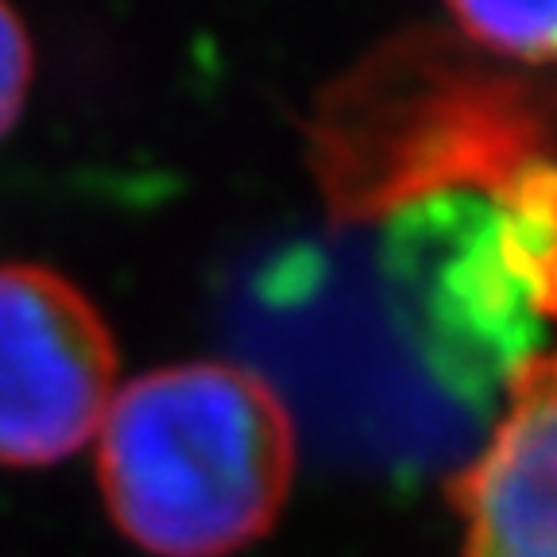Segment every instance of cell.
<instances>
[{"label": "cell", "instance_id": "6da1fadb", "mask_svg": "<svg viewBox=\"0 0 557 557\" xmlns=\"http://www.w3.org/2000/svg\"><path fill=\"white\" fill-rule=\"evenodd\" d=\"M116 531L151 557H233L287 507L298 437L283 395L233 360L124 380L97 430Z\"/></svg>", "mask_w": 557, "mask_h": 557}, {"label": "cell", "instance_id": "7a4b0ae2", "mask_svg": "<svg viewBox=\"0 0 557 557\" xmlns=\"http://www.w3.org/2000/svg\"><path fill=\"white\" fill-rule=\"evenodd\" d=\"M383 283L418 360L472 407L557 345V163L383 213Z\"/></svg>", "mask_w": 557, "mask_h": 557}, {"label": "cell", "instance_id": "3957f363", "mask_svg": "<svg viewBox=\"0 0 557 557\" xmlns=\"http://www.w3.org/2000/svg\"><path fill=\"white\" fill-rule=\"evenodd\" d=\"M121 387L113 333L66 275L0 263V465L47 469L97 437Z\"/></svg>", "mask_w": 557, "mask_h": 557}, {"label": "cell", "instance_id": "277c9868", "mask_svg": "<svg viewBox=\"0 0 557 557\" xmlns=\"http://www.w3.org/2000/svg\"><path fill=\"white\" fill-rule=\"evenodd\" d=\"M449 496L465 557H557V345L511 380Z\"/></svg>", "mask_w": 557, "mask_h": 557}, {"label": "cell", "instance_id": "5b68a950", "mask_svg": "<svg viewBox=\"0 0 557 557\" xmlns=\"http://www.w3.org/2000/svg\"><path fill=\"white\" fill-rule=\"evenodd\" d=\"M457 32L515 66H557V0L554 4H449Z\"/></svg>", "mask_w": 557, "mask_h": 557}, {"label": "cell", "instance_id": "8992f818", "mask_svg": "<svg viewBox=\"0 0 557 557\" xmlns=\"http://www.w3.org/2000/svg\"><path fill=\"white\" fill-rule=\"evenodd\" d=\"M32 35L9 4H0V136H9L16 128L27 104V89H32Z\"/></svg>", "mask_w": 557, "mask_h": 557}]
</instances>
